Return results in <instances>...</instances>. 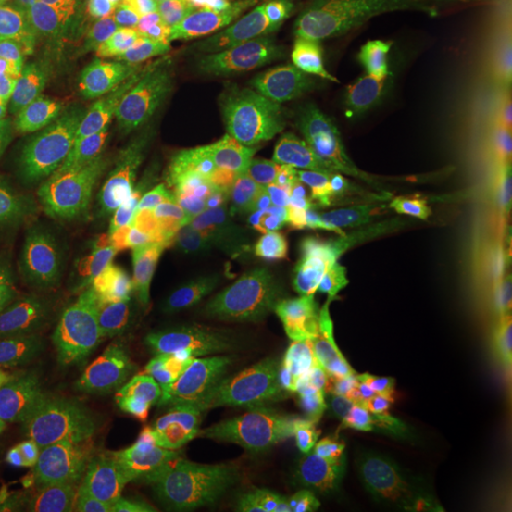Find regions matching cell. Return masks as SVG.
<instances>
[{
    "instance_id": "obj_5",
    "label": "cell",
    "mask_w": 512,
    "mask_h": 512,
    "mask_svg": "<svg viewBox=\"0 0 512 512\" xmlns=\"http://www.w3.org/2000/svg\"><path fill=\"white\" fill-rule=\"evenodd\" d=\"M143 242L146 208L126 185H97L77 194L49 242L29 296L32 339L52 342L117 291Z\"/></svg>"
},
{
    "instance_id": "obj_8",
    "label": "cell",
    "mask_w": 512,
    "mask_h": 512,
    "mask_svg": "<svg viewBox=\"0 0 512 512\" xmlns=\"http://www.w3.org/2000/svg\"><path fill=\"white\" fill-rule=\"evenodd\" d=\"M77 43L100 92L137 111L177 109L205 66L163 20L117 0L77 32Z\"/></svg>"
},
{
    "instance_id": "obj_6",
    "label": "cell",
    "mask_w": 512,
    "mask_h": 512,
    "mask_svg": "<svg viewBox=\"0 0 512 512\" xmlns=\"http://www.w3.org/2000/svg\"><path fill=\"white\" fill-rule=\"evenodd\" d=\"M183 305L117 288L52 339L40 379L63 402L100 399L143 379L180 348Z\"/></svg>"
},
{
    "instance_id": "obj_9",
    "label": "cell",
    "mask_w": 512,
    "mask_h": 512,
    "mask_svg": "<svg viewBox=\"0 0 512 512\" xmlns=\"http://www.w3.org/2000/svg\"><path fill=\"white\" fill-rule=\"evenodd\" d=\"M325 407L328 376L316 379L288 402L262 407L237 424L222 427L200 473L171 510H197L222 498L248 495L291 473L308 456Z\"/></svg>"
},
{
    "instance_id": "obj_22",
    "label": "cell",
    "mask_w": 512,
    "mask_h": 512,
    "mask_svg": "<svg viewBox=\"0 0 512 512\" xmlns=\"http://www.w3.org/2000/svg\"><path fill=\"white\" fill-rule=\"evenodd\" d=\"M52 237L26 222H0V296L23 308L43 271Z\"/></svg>"
},
{
    "instance_id": "obj_17",
    "label": "cell",
    "mask_w": 512,
    "mask_h": 512,
    "mask_svg": "<svg viewBox=\"0 0 512 512\" xmlns=\"http://www.w3.org/2000/svg\"><path fill=\"white\" fill-rule=\"evenodd\" d=\"M359 12L387 20L419 49L470 35L473 26V6L467 0H362Z\"/></svg>"
},
{
    "instance_id": "obj_18",
    "label": "cell",
    "mask_w": 512,
    "mask_h": 512,
    "mask_svg": "<svg viewBox=\"0 0 512 512\" xmlns=\"http://www.w3.org/2000/svg\"><path fill=\"white\" fill-rule=\"evenodd\" d=\"M163 20L185 46L208 63L222 43L231 18V0H117Z\"/></svg>"
},
{
    "instance_id": "obj_4",
    "label": "cell",
    "mask_w": 512,
    "mask_h": 512,
    "mask_svg": "<svg viewBox=\"0 0 512 512\" xmlns=\"http://www.w3.org/2000/svg\"><path fill=\"white\" fill-rule=\"evenodd\" d=\"M427 217L430 214H410L333 274L302 288V296L276 313L239 370L222 427H231L262 407L288 402L316 379L328 376L333 353L345 345L362 299L419 237Z\"/></svg>"
},
{
    "instance_id": "obj_29",
    "label": "cell",
    "mask_w": 512,
    "mask_h": 512,
    "mask_svg": "<svg viewBox=\"0 0 512 512\" xmlns=\"http://www.w3.org/2000/svg\"><path fill=\"white\" fill-rule=\"evenodd\" d=\"M501 512H512V487H510V493H507V498H504V507H501Z\"/></svg>"
},
{
    "instance_id": "obj_20",
    "label": "cell",
    "mask_w": 512,
    "mask_h": 512,
    "mask_svg": "<svg viewBox=\"0 0 512 512\" xmlns=\"http://www.w3.org/2000/svg\"><path fill=\"white\" fill-rule=\"evenodd\" d=\"M37 376L32 359H0V473L18 453L37 419Z\"/></svg>"
},
{
    "instance_id": "obj_3",
    "label": "cell",
    "mask_w": 512,
    "mask_h": 512,
    "mask_svg": "<svg viewBox=\"0 0 512 512\" xmlns=\"http://www.w3.org/2000/svg\"><path fill=\"white\" fill-rule=\"evenodd\" d=\"M410 214L413 200L376 185L282 180L245 214L239 274L256 296L302 291Z\"/></svg>"
},
{
    "instance_id": "obj_28",
    "label": "cell",
    "mask_w": 512,
    "mask_h": 512,
    "mask_svg": "<svg viewBox=\"0 0 512 512\" xmlns=\"http://www.w3.org/2000/svg\"><path fill=\"white\" fill-rule=\"evenodd\" d=\"M20 3H26V0H0V15H9L12 9H18Z\"/></svg>"
},
{
    "instance_id": "obj_30",
    "label": "cell",
    "mask_w": 512,
    "mask_h": 512,
    "mask_svg": "<svg viewBox=\"0 0 512 512\" xmlns=\"http://www.w3.org/2000/svg\"><path fill=\"white\" fill-rule=\"evenodd\" d=\"M504 123H507V128L512 126V100H510V109H507V117H504Z\"/></svg>"
},
{
    "instance_id": "obj_21",
    "label": "cell",
    "mask_w": 512,
    "mask_h": 512,
    "mask_svg": "<svg viewBox=\"0 0 512 512\" xmlns=\"http://www.w3.org/2000/svg\"><path fill=\"white\" fill-rule=\"evenodd\" d=\"M322 498H325V478L316 476L308 467V461H302L291 473L276 478L274 484H268L262 490L222 498V501L197 507V510L168 512H316Z\"/></svg>"
},
{
    "instance_id": "obj_12",
    "label": "cell",
    "mask_w": 512,
    "mask_h": 512,
    "mask_svg": "<svg viewBox=\"0 0 512 512\" xmlns=\"http://www.w3.org/2000/svg\"><path fill=\"white\" fill-rule=\"evenodd\" d=\"M419 109L404 83H356L319 123L296 137L288 163L302 174L350 171L390 146Z\"/></svg>"
},
{
    "instance_id": "obj_19",
    "label": "cell",
    "mask_w": 512,
    "mask_h": 512,
    "mask_svg": "<svg viewBox=\"0 0 512 512\" xmlns=\"http://www.w3.org/2000/svg\"><path fill=\"white\" fill-rule=\"evenodd\" d=\"M512 100V80L490 69V63L478 66L473 72L456 77L444 92L436 97L430 109L444 111L450 117L467 120V123H484V126L507 128L504 117Z\"/></svg>"
},
{
    "instance_id": "obj_15",
    "label": "cell",
    "mask_w": 512,
    "mask_h": 512,
    "mask_svg": "<svg viewBox=\"0 0 512 512\" xmlns=\"http://www.w3.org/2000/svg\"><path fill=\"white\" fill-rule=\"evenodd\" d=\"M419 55L410 37L367 12H356L339 40V57L356 83H407Z\"/></svg>"
},
{
    "instance_id": "obj_31",
    "label": "cell",
    "mask_w": 512,
    "mask_h": 512,
    "mask_svg": "<svg viewBox=\"0 0 512 512\" xmlns=\"http://www.w3.org/2000/svg\"><path fill=\"white\" fill-rule=\"evenodd\" d=\"M470 6H478V3H490V0H467Z\"/></svg>"
},
{
    "instance_id": "obj_14",
    "label": "cell",
    "mask_w": 512,
    "mask_h": 512,
    "mask_svg": "<svg viewBox=\"0 0 512 512\" xmlns=\"http://www.w3.org/2000/svg\"><path fill=\"white\" fill-rule=\"evenodd\" d=\"M0 174L15 177L57 220L72 202V163L57 128L46 120H0Z\"/></svg>"
},
{
    "instance_id": "obj_26",
    "label": "cell",
    "mask_w": 512,
    "mask_h": 512,
    "mask_svg": "<svg viewBox=\"0 0 512 512\" xmlns=\"http://www.w3.org/2000/svg\"><path fill=\"white\" fill-rule=\"evenodd\" d=\"M20 336V308L0 296V359L12 356Z\"/></svg>"
},
{
    "instance_id": "obj_27",
    "label": "cell",
    "mask_w": 512,
    "mask_h": 512,
    "mask_svg": "<svg viewBox=\"0 0 512 512\" xmlns=\"http://www.w3.org/2000/svg\"><path fill=\"white\" fill-rule=\"evenodd\" d=\"M328 3L333 6V12L345 20V23H348V20L362 9V0H328Z\"/></svg>"
},
{
    "instance_id": "obj_13",
    "label": "cell",
    "mask_w": 512,
    "mask_h": 512,
    "mask_svg": "<svg viewBox=\"0 0 512 512\" xmlns=\"http://www.w3.org/2000/svg\"><path fill=\"white\" fill-rule=\"evenodd\" d=\"M353 86L356 80L333 46L291 60L262 100L254 131L245 143L248 160L291 151L296 137L319 123Z\"/></svg>"
},
{
    "instance_id": "obj_25",
    "label": "cell",
    "mask_w": 512,
    "mask_h": 512,
    "mask_svg": "<svg viewBox=\"0 0 512 512\" xmlns=\"http://www.w3.org/2000/svg\"><path fill=\"white\" fill-rule=\"evenodd\" d=\"M114 0H43L40 20L77 37V32Z\"/></svg>"
},
{
    "instance_id": "obj_24",
    "label": "cell",
    "mask_w": 512,
    "mask_h": 512,
    "mask_svg": "<svg viewBox=\"0 0 512 512\" xmlns=\"http://www.w3.org/2000/svg\"><path fill=\"white\" fill-rule=\"evenodd\" d=\"M484 60L490 69L512 80V0H490L473 6V26Z\"/></svg>"
},
{
    "instance_id": "obj_23",
    "label": "cell",
    "mask_w": 512,
    "mask_h": 512,
    "mask_svg": "<svg viewBox=\"0 0 512 512\" xmlns=\"http://www.w3.org/2000/svg\"><path fill=\"white\" fill-rule=\"evenodd\" d=\"M484 52L478 46V40L473 35L450 37L433 43L427 49H421L419 60L413 66V72L407 77V89L413 92V97L419 100L421 106H433L439 97L456 77L464 72H473L478 66H484Z\"/></svg>"
},
{
    "instance_id": "obj_10",
    "label": "cell",
    "mask_w": 512,
    "mask_h": 512,
    "mask_svg": "<svg viewBox=\"0 0 512 512\" xmlns=\"http://www.w3.org/2000/svg\"><path fill=\"white\" fill-rule=\"evenodd\" d=\"M456 419V396L439 390L384 430L359 456L333 512H416Z\"/></svg>"
},
{
    "instance_id": "obj_1",
    "label": "cell",
    "mask_w": 512,
    "mask_h": 512,
    "mask_svg": "<svg viewBox=\"0 0 512 512\" xmlns=\"http://www.w3.org/2000/svg\"><path fill=\"white\" fill-rule=\"evenodd\" d=\"M256 333L217 322L100 410L69 441L57 512H168L217 444Z\"/></svg>"
},
{
    "instance_id": "obj_16",
    "label": "cell",
    "mask_w": 512,
    "mask_h": 512,
    "mask_svg": "<svg viewBox=\"0 0 512 512\" xmlns=\"http://www.w3.org/2000/svg\"><path fill=\"white\" fill-rule=\"evenodd\" d=\"M345 29V20L328 0H265L262 32L276 52L311 55L333 46Z\"/></svg>"
},
{
    "instance_id": "obj_2",
    "label": "cell",
    "mask_w": 512,
    "mask_h": 512,
    "mask_svg": "<svg viewBox=\"0 0 512 512\" xmlns=\"http://www.w3.org/2000/svg\"><path fill=\"white\" fill-rule=\"evenodd\" d=\"M510 276V194L484 183L441 202L350 322L342 348L367 399L384 402L444 365Z\"/></svg>"
},
{
    "instance_id": "obj_11",
    "label": "cell",
    "mask_w": 512,
    "mask_h": 512,
    "mask_svg": "<svg viewBox=\"0 0 512 512\" xmlns=\"http://www.w3.org/2000/svg\"><path fill=\"white\" fill-rule=\"evenodd\" d=\"M510 148V128L467 123L421 106L390 146L367 163L350 168L348 174L356 183L410 194L447 174L498 163Z\"/></svg>"
},
{
    "instance_id": "obj_7",
    "label": "cell",
    "mask_w": 512,
    "mask_h": 512,
    "mask_svg": "<svg viewBox=\"0 0 512 512\" xmlns=\"http://www.w3.org/2000/svg\"><path fill=\"white\" fill-rule=\"evenodd\" d=\"M109 106L77 37L40 18L0 15V120L52 123L69 163L86 165L103 151Z\"/></svg>"
}]
</instances>
